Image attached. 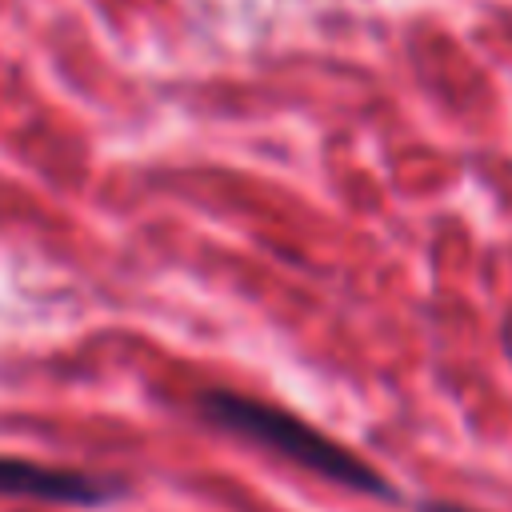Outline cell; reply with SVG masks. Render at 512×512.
I'll return each instance as SVG.
<instances>
[{"instance_id": "cell-1", "label": "cell", "mask_w": 512, "mask_h": 512, "mask_svg": "<svg viewBox=\"0 0 512 512\" xmlns=\"http://www.w3.org/2000/svg\"><path fill=\"white\" fill-rule=\"evenodd\" d=\"M196 404L208 424L264 448L312 476H324L348 492H364V496H380V500L396 496L392 484L368 460H360L352 448L324 436L316 424H308L304 416H296L280 404H268V400H256L244 392H228V388H208Z\"/></svg>"}, {"instance_id": "cell-2", "label": "cell", "mask_w": 512, "mask_h": 512, "mask_svg": "<svg viewBox=\"0 0 512 512\" xmlns=\"http://www.w3.org/2000/svg\"><path fill=\"white\" fill-rule=\"evenodd\" d=\"M120 484L104 480V476H88L76 468H48L36 460H16V456H0V496H32V500H48V504H108L116 500Z\"/></svg>"}, {"instance_id": "cell-3", "label": "cell", "mask_w": 512, "mask_h": 512, "mask_svg": "<svg viewBox=\"0 0 512 512\" xmlns=\"http://www.w3.org/2000/svg\"><path fill=\"white\" fill-rule=\"evenodd\" d=\"M500 340H504V352L512 356V312H508V320H504V328H500Z\"/></svg>"}]
</instances>
